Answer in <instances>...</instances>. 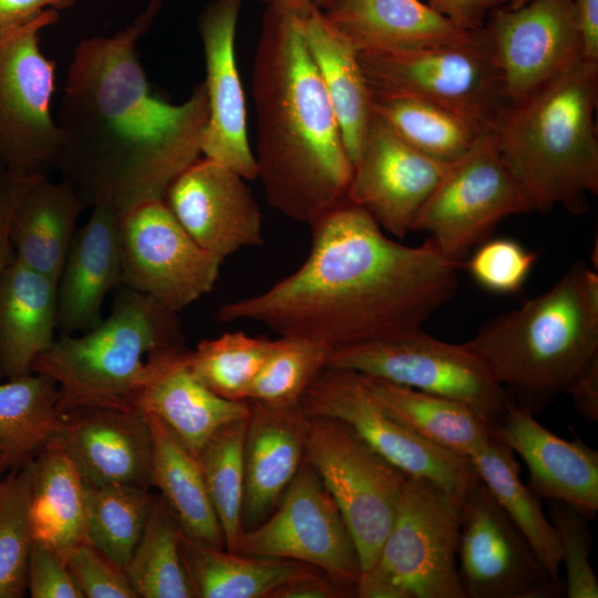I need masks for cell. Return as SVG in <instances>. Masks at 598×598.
I'll list each match as a JSON object with an SVG mask.
<instances>
[{
    "label": "cell",
    "mask_w": 598,
    "mask_h": 598,
    "mask_svg": "<svg viewBox=\"0 0 598 598\" xmlns=\"http://www.w3.org/2000/svg\"><path fill=\"white\" fill-rule=\"evenodd\" d=\"M179 551L195 598H270L286 582L322 571L300 561L230 551L181 530Z\"/></svg>",
    "instance_id": "f546056e"
},
{
    "label": "cell",
    "mask_w": 598,
    "mask_h": 598,
    "mask_svg": "<svg viewBox=\"0 0 598 598\" xmlns=\"http://www.w3.org/2000/svg\"><path fill=\"white\" fill-rule=\"evenodd\" d=\"M246 423L247 417L225 424L197 455L210 503L224 534L225 547L230 551L243 532Z\"/></svg>",
    "instance_id": "ab89813d"
},
{
    "label": "cell",
    "mask_w": 598,
    "mask_h": 598,
    "mask_svg": "<svg viewBox=\"0 0 598 598\" xmlns=\"http://www.w3.org/2000/svg\"><path fill=\"white\" fill-rule=\"evenodd\" d=\"M300 405L308 416L346 423L411 477L430 480L458 494H465L480 482L468 457L427 442L401 424L358 372L326 367L306 391Z\"/></svg>",
    "instance_id": "4fadbf2b"
},
{
    "label": "cell",
    "mask_w": 598,
    "mask_h": 598,
    "mask_svg": "<svg viewBox=\"0 0 598 598\" xmlns=\"http://www.w3.org/2000/svg\"><path fill=\"white\" fill-rule=\"evenodd\" d=\"M48 9L0 30V168L27 176L56 169L60 130L52 115L55 63L40 32L59 20Z\"/></svg>",
    "instance_id": "8fae6325"
},
{
    "label": "cell",
    "mask_w": 598,
    "mask_h": 598,
    "mask_svg": "<svg viewBox=\"0 0 598 598\" xmlns=\"http://www.w3.org/2000/svg\"><path fill=\"white\" fill-rule=\"evenodd\" d=\"M163 0L110 37L81 41L66 72L56 120V169L84 207L109 204L121 215L163 199L202 154L208 121L204 82L181 104L155 95L137 45Z\"/></svg>",
    "instance_id": "6da1fadb"
},
{
    "label": "cell",
    "mask_w": 598,
    "mask_h": 598,
    "mask_svg": "<svg viewBox=\"0 0 598 598\" xmlns=\"http://www.w3.org/2000/svg\"><path fill=\"white\" fill-rule=\"evenodd\" d=\"M598 62L582 60L511 104L491 130L534 209L589 208L598 193Z\"/></svg>",
    "instance_id": "5b68a950"
},
{
    "label": "cell",
    "mask_w": 598,
    "mask_h": 598,
    "mask_svg": "<svg viewBox=\"0 0 598 598\" xmlns=\"http://www.w3.org/2000/svg\"><path fill=\"white\" fill-rule=\"evenodd\" d=\"M276 340L251 337L243 331L204 339L189 351L192 374L215 394L246 401L251 383L276 347Z\"/></svg>",
    "instance_id": "f35d334b"
},
{
    "label": "cell",
    "mask_w": 598,
    "mask_h": 598,
    "mask_svg": "<svg viewBox=\"0 0 598 598\" xmlns=\"http://www.w3.org/2000/svg\"><path fill=\"white\" fill-rule=\"evenodd\" d=\"M496 436L525 462L529 488L586 517L598 509V453L580 439L564 440L514 402L495 427Z\"/></svg>",
    "instance_id": "7402d4cb"
},
{
    "label": "cell",
    "mask_w": 598,
    "mask_h": 598,
    "mask_svg": "<svg viewBox=\"0 0 598 598\" xmlns=\"http://www.w3.org/2000/svg\"><path fill=\"white\" fill-rule=\"evenodd\" d=\"M86 598H138L125 569L101 550L83 540L64 558Z\"/></svg>",
    "instance_id": "f6af8a7d"
},
{
    "label": "cell",
    "mask_w": 598,
    "mask_h": 598,
    "mask_svg": "<svg viewBox=\"0 0 598 598\" xmlns=\"http://www.w3.org/2000/svg\"><path fill=\"white\" fill-rule=\"evenodd\" d=\"M33 460L0 478V598H20L28 590Z\"/></svg>",
    "instance_id": "60d3db41"
},
{
    "label": "cell",
    "mask_w": 598,
    "mask_h": 598,
    "mask_svg": "<svg viewBox=\"0 0 598 598\" xmlns=\"http://www.w3.org/2000/svg\"><path fill=\"white\" fill-rule=\"evenodd\" d=\"M120 217L113 206L97 204L74 235L58 280V328L63 334L96 327L107 292L121 285Z\"/></svg>",
    "instance_id": "cb8c5ba5"
},
{
    "label": "cell",
    "mask_w": 598,
    "mask_h": 598,
    "mask_svg": "<svg viewBox=\"0 0 598 598\" xmlns=\"http://www.w3.org/2000/svg\"><path fill=\"white\" fill-rule=\"evenodd\" d=\"M352 595L323 571L298 577L277 588L270 598H346Z\"/></svg>",
    "instance_id": "681fc988"
},
{
    "label": "cell",
    "mask_w": 598,
    "mask_h": 598,
    "mask_svg": "<svg viewBox=\"0 0 598 598\" xmlns=\"http://www.w3.org/2000/svg\"><path fill=\"white\" fill-rule=\"evenodd\" d=\"M83 482L93 486H152V440L140 409L82 408L63 414L53 441Z\"/></svg>",
    "instance_id": "44dd1931"
},
{
    "label": "cell",
    "mask_w": 598,
    "mask_h": 598,
    "mask_svg": "<svg viewBox=\"0 0 598 598\" xmlns=\"http://www.w3.org/2000/svg\"><path fill=\"white\" fill-rule=\"evenodd\" d=\"M155 495L133 484L84 483L85 539L125 567L143 532Z\"/></svg>",
    "instance_id": "74e56055"
},
{
    "label": "cell",
    "mask_w": 598,
    "mask_h": 598,
    "mask_svg": "<svg viewBox=\"0 0 598 598\" xmlns=\"http://www.w3.org/2000/svg\"><path fill=\"white\" fill-rule=\"evenodd\" d=\"M371 94L373 115L406 144L434 159L450 163L458 158L484 132L467 118L429 101Z\"/></svg>",
    "instance_id": "d590c367"
},
{
    "label": "cell",
    "mask_w": 598,
    "mask_h": 598,
    "mask_svg": "<svg viewBox=\"0 0 598 598\" xmlns=\"http://www.w3.org/2000/svg\"><path fill=\"white\" fill-rule=\"evenodd\" d=\"M305 460L334 499L367 570L391 528L409 475L332 417L307 415Z\"/></svg>",
    "instance_id": "9c48e42d"
},
{
    "label": "cell",
    "mask_w": 598,
    "mask_h": 598,
    "mask_svg": "<svg viewBox=\"0 0 598 598\" xmlns=\"http://www.w3.org/2000/svg\"><path fill=\"white\" fill-rule=\"evenodd\" d=\"M498 505L523 534L551 578L559 577L558 533L542 509L538 496L520 477L514 452L496 434L468 457Z\"/></svg>",
    "instance_id": "e575fe53"
},
{
    "label": "cell",
    "mask_w": 598,
    "mask_h": 598,
    "mask_svg": "<svg viewBox=\"0 0 598 598\" xmlns=\"http://www.w3.org/2000/svg\"><path fill=\"white\" fill-rule=\"evenodd\" d=\"M465 598H557L551 578L523 534L481 481L464 494L457 550Z\"/></svg>",
    "instance_id": "2e32d148"
},
{
    "label": "cell",
    "mask_w": 598,
    "mask_h": 598,
    "mask_svg": "<svg viewBox=\"0 0 598 598\" xmlns=\"http://www.w3.org/2000/svg\"><path fill=\"white\" fill-rule=\"evenodd\" d=\"M76 0H0V30L25 22L44 10H65Z\"/></svg>",
    "instance_id": "816d5d0a"
},
{
    "label": "cell",
    "mask_w": 598,
    "mask_h": 598,
    "mask_svg": "<svg viewBox=\"0 0 598 598\" xmlns=\"http://www.w3.org/2000/svg\"><path fill=\"white\" fill-rule=\"evenodd\" d=\"M188 353L145 389L136 409L161 421L197 457L221 426L248 416L249 403L227 400L208 390L189 371Z\"/></svg>",
    "instance_id": "f1b7e54d"
},
{
    "label": "cell",
    "mask_w": 598,
    "mask_h": 598,
    "mask_svg": "<svg viewBox=\"0 0 598 598\" xmlns=\"http://www.w3.org/2000/svg\"><path fill=\"white\" fill-rule=\"evenodd\" d=\"M121 285L178 312L212 291L224 259L202 248L163 199L120 217Z\"/></svg>",
    "instance_id": "9a60e30c"
},
{
    "label": "cell",
    "mask_w": 598,
    "mask_h": 598,
    "mask_svg": "<svg viewBox=\"0 0 598 598\" xmlns=\"http://www.w3.org/2000/svg\"><path fill=\"white\" fill-rule=\"evenodd\" d=\"M144 415L152 440V486L161 492V497L184 535L226 548L197 457L161 421Z\"/></svg>",
    "instance_id": "4dcf8cb0"
},
{
    "label": "cell",
    "mask_w": 598,
    "mask_h": 598,
    "mask_svg": "<svg viewBox=\"0 0 598 598\" xmlns=\"http://www.w3.org/2000/svg\"><path fill=\"white\" fill-rule=\"evenodd\" d=\"M58 280L14 256L0 278V369L8 379L32 373L37 358L54 342Z\"/></svg>",
    "instance_id": "484cf974"
},
{
    "label": "cell",
    "mask_w": 598,
    "mask_h": 598,
    "mask_svg": "<svg viewBox=\"0 0 598 598\" xmlns=\"http://www.w3.org/2000/svg\"><path fill=\"white\" fill-rule=\"evenodd\" d=\"M464 343L515 404L540 412L598 359V275L576 264Z\"/></svg>",
    "instance_id": "277c9868"
},
{
    "label": "cell",
    "mask_w": 598,
    "mask_h": 598,
    "mask_svg": "<svg viewBox=\"0 0 598 598\" xmlns=\"http://www.w3.org/2000/svg\"><path fill=\"white\" fill-rule=\"evenodd\" d=\"M33 540L63 559L85 539L84 482L68 455L54 442L33 460L30 496Z\"/></svg>",
    "instance_id": "d6a6232c"
},
{
    "label": "cell",
    "mask_w": 598,
    "mask_h": 598,
    "mask_svg": "<svg viewBox=\"0 0 598 598\" xmlns=\"http://www.w3.org/2000/svg\"><path fill=\"white\" fill-rule=\"evenodd\" d=\"M577 414L589 423L598 421V359L594 360L569 385Z\"/></svg>",
    "instance_id": "f907efd6"
},
{
    "label": "cell",
    "mask_w": 598,
    "mask_h": 598,
    "mask_svg": "<svg viewBox=\"0 0 598 598\" xmlns=\"http://www.w3.org/2000/svg\"><path fill=\"white\" fill-rule=\"evenodd\" d=\"M537 252L527 250L515 239H485L468 257L465 266L478 286L494 293H515L528 278Z\"/></svg>",
    "instance_id": "ee69618b"
},
{
    "label": "cell",
    "mask_w": 598,
    "mask_h": 598,
    "mask_svg": "<svg viewBox=\"0 0 598 598\" xmlns=\"http://www.w3.org/2000/svg\"><path fill=\"white\" fill-rule=\"evenodd\" d=\"M246 181L198 158L173 181L163 200L202 248L225 259L264 243L261 213Z\"/></svg>",
    "instance_id": "d6986e66"
},
{
    "label": "cell",
    "mask_w": 598,
    "mask_h": 598,
    "mask_svg": "<svg viewBox=\"0 0 598 598\" xmlns=\"http://www.w3.org/2000/svg\"><path fill=\"white\" fill-rule=\"evenodd\" d=\"M358 59L371 93L429 101L483 131L511 105L484 27L465 43L359 51Z\"/></svg>",
    "instance_id": "ba28073f"
},
{
    "label": "cell",
    "mask_w": 598,
    "mask_h": 598,
    "mask_svg": "<svg viewBox=\"0 0 598 598\" xmlns=\"http://www.w3.org/2000/svg\"><path fill=\"white\" fill-rule=\"evenodd\" d=\"M307 0H275L252 68L257 178L268 203L311 224L346 199L353 164L303 33Z\"/></svg>",
    "instance_id": "3957f363"
},
{
    "label": "cell",
    "mask_w": 598,
    "mask_h": 598,
    "mask_svg": "<svg viewBox=\"0 0 598 598\" xmlns=\"http://www.w3.org/2000/svg\"><path fill=\"white\" fill-rule=\"evenodd\" d=\"M239 10L240 0H214L199 18L208 103L202 154L252 181L258 168L248 140L246 101L235 54Z\"/></svg>",
    "instance_id": "ffe728a7"
},
{
    "label": "cell",
    "mask_w": 598,
    "mask_h": 598,
    "mask_svg": "<svg viewBox=\"0 0 598 598\" xmlns=\"http://www.w3.org/2000/svg\"><path fill=\"white\" fill-rule=\"evenodd\" d=\"M330 349L311 340L280 337L250 385L247 400L293 408L326 368Z\"/></svg>",
    "instance_id": "b9f144b4"
},
{
    "label": "cell",
    "mask_w": 598,
    "mask_h": 598,
    "mask_svg": "<svg viewBox=\"0 0 598 598\" xmlns=\"http://www.w3.org/2000/svg\"><path fill=\"white\" fill-rule=\"evenodd\" d=\"M309 225L305 262L262 292L221 306L219 321L261 323L332 350L420 329L457 290L461 264L431 238L401 244L347 198Z\"/></svg>",
    "instance_id": "7a4b0ae2"
},
{
    "label": "cell",
    "mask_w": 598,
    "mask_h": 598,
    "mask_svg": "<svg viewBox=\"0 0 598 598\" xmlns=\"http://www.w3.org/2000/svg\"><path fill=\"white\" fill-rule=\"evenodd\" d=\"M39 177L0 168V278L13 257L10 243L13 214L23 195Z\"/></svg>",
    "instance_id": "7dc6e473"
},
{
    "label": "cell",
    "mask_w": 598,
    "mask_h": 598,
    "mask_svg": "<svg viewBox=\"0 0 598 598\" xmlns=\"http://www.w3.org/2000/svg\"><path fill=\"white\" fill-rule=\"evenodd\" d=\"M565 567V587L568 598H597L598 580L589 561L592 536L587 518L573 507L556 501L550 505Z\"/></svg>",
    "instance_id": "7bdbcfd3"
},
{
    "label": "cell",
    "mask_w": 598,
    "mask_h": 598,
    "mask_svg": "<svg viewBox=\"0 0 598 598\" xmlns=\"http://www.w3.org/2000/svg\"><path fill=\"white\" fill-rule=\"evenodd\" d=\"M508 0H425L435 12L466 30H478L493 10Z\"/></svg>",
    "instance_id": "c3c4849f"
},
{
    "label": "cell",
    "mask_w": 598,
    "mask_h": 598,
    "mask_svg": "<svg viewBox=\"0 0 598 598\" xmlns=\"http://www.w3.org/2000/svg\"><path fill=\"white\" fill-rule=\"evenodd\" d=\"M530 0H508L507 4H505L508 9H516L522 7L523 4L529 2Z\"/></svg>",
    "instance_id": "db71d44e"
},
{
    "label": "cell",
    "mask_w": 598,
    "mask_h": 598,
    "mask_svg": "<svg viewBox=\"0 0 598 598\" xmlns=\"http://www.w3.org/2000/svg\"><path fill=\"white\" fill-rule=\"evenodd\" d=\"M447 164L416 151L373 115L346 198L403 238Z\"/></svg>",
    "instance_id": "ac0fdd59"
},
{
    "label": "cell",
    "mask_w": 598,
    "mask_h": 598,
    "mask_svg": "<svg viewBox=\"0 0 598 598\" xmlns=\"http://www.w3.org/2000/svg\"><path fill=\"white\" fill-rule=\"evenodd\" d=\"M83 208L69 183L39 177L19 202L11 220L14 258L59 280Z\"/></svg>",
    "instance_id": "83f0119b"
},
{
    "label": "cell",
    "mask_w": 598,
    "mask_h": 598,
    "mask_svg": "<svg viewBox=\"0 0 598 598\" xmlns=\"http://www.w3.org/2000/svg\"><path fill=\"white\" fill-rule=\"evenodd\" d=\"M179 527L161 496L124 567L138 598H195L179 551Z\"/></svg>",
    "instance_id": "8d00e7d4"
},
{
    "label": "cell",
    "mask_w": 598,
    "mask_h": 598,
    "mask_svg": "<svg viewBox=\"0 0 598 598\" xmlns=\"http://www.w3.org/2000/svg\"><path fill=\"white\" fill-rule=\"evenodd\" d=\"M359 51L453 45L474 39L421 0H331L323 11Z\"/></svg>",
    "instance_id": "d4e9b609"
},
{
    "label": "cell",
    "mask_w": 598,
    "mask_h": 598,
    "mask_svg": "<svg viewBox=\"0 0 598 598\" xmlns=\"http://www.w3.org/2000/svg\"><path fill=\"white\" fill-rule=\"evenodd\" d=\"M32 598H83L65 560L44 544L33 540L28 568Z\"/></svg>",
    "instance_id": "bcb514c9"
},
{
    "label": "cell",
    "mask_w": 598,
    "mask_h": 598,
    "mask_svg": "<svg viewBox=\"0 0 598 598\" xmlns=\"http://www.w3.org/2000/svg\"><path fill=\"white\" fill-rule=\"evenodd\" d=\"M326 367L462 402L495 427L512 399L465 343H451L422 328L332 349Z\"/></svg>",
    "instance_id": "30bf717a"
},
{
    "label": "cell",
    "mask_w": 598,
    "mask_h": 598,
    "mask_svg": "<svg viewBox=\"0 0 598 598\" xmlns=\"http://www.w3.org/2000/svg\"><path fill=\"white\" fill-rule=\"evenodd\" d=\"M4 473V471L2 470L1 465H0V476Z\"/></svg>",
    "instance_id": "9f6ffc18"
},
{
    "label": "cell",
    "mask_w": 598,
    "mask_h": 598,
    "mask_svg": "<svg viewBox=\"0 0 598 598\" xmlns=\"http://www.w3.org/2000/svg\"><path fill=\"white\" fill-rule=\"evenodd\" d=\"M535 212L504 163L491 130L450 162L411 231L429 234L450 260L463 264L505 218Z\"/></svg>",
    "instance_id": "7c38bea8"
},
{
    "label": "cell",
    "mask_w": 598,
    "mask_h": 598,
    "mask_svg": "<svg viewBox=\"0 0 598 598\" xmlns=\"http://www.w3.org/2000/svg\"><path fill=\"white\" fill-rule=\"evenodd\" d=\"M233 551L313 566L352 597L361 576L353 538L328 489L303 460L272 513L240 533Z\"/></svg>",
    "instance_id": "5bb4252c"
},
{
    "label": "cell",
    "mask_w": 598,
    "mask_h": 598,
    "mask_svg": "<svg viewBox=\"0 0 598 598\" xmlns=\"http://www.w3.org/2000/svg\"><path fill=\"white\" fill-rule=\"evenodd\" d=\"M241 529L262 523L276 508L305 460L307 415L301 405L271 408L247 400Z\"/></svg>",
    "instance_id": "603a6c76"
},
{
    "label": "cell",
    "mask_w": 598,
    "mask_h": 598,
    "mask_svg": "<svg viewBox=\"0 0 598 598\" xmlns=\"http://www.w3.org/2000/svg\"><path fill=\"white\" fill-rule=\"evenodd\" d=\"M269 1L271 2V1H275V0H269ZM309 1L315 3L320 9H323V8L326 9L329 6L331 0H309Z\"/></svg>",
    "instance_id": "11a10c76"
},
{
    "label": "cell",
    "mask_w": 598,
    "mask_h": 598,
    "mask_svg": "<svg viewBox=\"0 0 598 598\" xmlns=\"http://www.w3.org/2000/svg\"><path fill=\"white\" fill-rule=\"evenodd\" d=\"M484 29L511 104L585 60L575 0L498 7Z\"/></svg>",
    "instance_id": "e0dca14e"
},
{
    "label": "cell",
    "mask_w": 598,
    "mask_h": 598,
    "mask_svg": "<svg viewBox=\"0 0 598 598\" xmlns=\"http://www.w3.org/2000/svg\"><path fill=\"white\" fill-rule=\"evenodd\" d=\"M303 33L354 164L373 118L372 94L358 51L332 25L323 10L309 0L303 11Z\"/></svg>",
    "instance_id": "4316f807"
},
{
    "label": "cell",
    "mask_w": 598,
    "mask_h": 598,
    "mask_svg": "<svg viewBox=\"0 0 598 598\" xmlns=\"http://www.w3.org/2000/svg\"><path fill=\"white\" fill-rule=\"evenodd\" d=\"M177 313L127 288L105 320L82 336L54 340L32 372L55 381L62 414L82 408L136 409L145 389L188 351Z\"/></svg>",
    "instance_id": "8992f818"
},
{
    "label": "cell",
    "mask_w": 598,
    "mask_h": 598,
    "mask_svg": "<svg viewBox=\"0 0 598 598\" xmlns=\"http://www.w3.org/2000/svg\"><path fill=\"white\" fill-rule=\"evenodd\" d=\"M55 381L42 373L0 384V465L6 472L33 460L58 436L63 414Z\"/></svg>",
    "instance_id": "836d02e7"
},
{
    "label": "cell",
    "mask_w": 598,
    "mask_h": 598,
    "mask_svg": "<svg viewBox=\"0 0 598 598\" xmlns=\"http://www.w3.org/2000/svg\"><path fill=\"white\" fill-rule=\"evenodd\" d=\"M584 59L598 62V0H575Z\"/></svg>",
    "instance_id": "f5cc1de1"
},
{
    "label": "cell",
    "mask_w": 598,
    "mask_h": 598,
    "mask_svg": "<svg viewBox=\"0 0 598 598\" xmlns=\"http://www.w3.org/2000/svg\"><path fill=\"white\" fill-rule=\"evenodd\" d=\"M363 377L382 406L427 442L470 457L495 435V426L462 402Z\"/></svg>",
    "instance_id": "1f68e13d"
},
{
    "label": "cell",
    "mask_w": 598,
    "mask_h": 598,
    "mask_svg": "<svg viewBox=\"0 0 598 598\" xmlns=\"http://www.w3.org/2000/svg\"><path fill=\"white\" fill-rule=\"evenodd\" d=\"M464 494L409 476L359 598H465L457 567Z\"/></svg>",
    "instance_id": "52a82bcc"
}]
</instances>
